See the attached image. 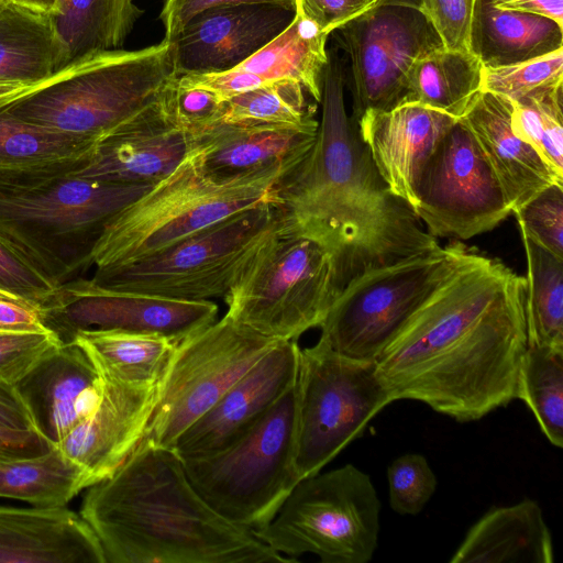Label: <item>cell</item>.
Here are the masks:
<instances>
[{
    "instance_id": "obj_1",
    "label": "cell",
    "mask_w": 563,
    "mask_h": 563,
    "mask_svg": "<svg viewBox=\"0 0 563 563\" xmlns=\"http://www.w3.org/2000/svg\"><path fill=\"white\" fill-rule=\"evenodd\" d=\"M525 287L501 261L470 251L376 360L391 400L468 422L517 399L528 347Z\"/></svg>"
},
{
    "instance_id": "obj_2",
    "label": "cell",
    "mask_w": 563,
    "mask_h": 563,
    "mask_svg": "<svg viewBox=\"0 0 563 563\" xmlns=\"http://www.w3.org/2000/svg\"><path fill=\"white\" fill-rule=\"evenodd\" d=\"M345 88V64L331 49L316 142L278 180L273 205L279 218L310 229L330 245L343 287L368 267L439 246L413 209L380 177L347 112Z\"/></svg>"
},
{
    "instance_id": "obj_3",
    "label": "cell",
    "mask_w": 563,
    "mask_h": 563,
    "mask_svg": "<svg viewBox=\"0 0 563 563\" xmlns=\"http://www.w3.org/2000/svg\"><path fill=\"white\" fill-rule=\"evenodd\" d=\"M80 516L107 563H289L254 531L218 514L174 449L140 441L108 478L88 487Z\"/></svg>"
},
{
    "instance_id": "obj_4",
    "label": "cell",
    "mask_w": 563,
    "mask_h": 563,
    "mask_svg": "<svg viewBox=\"0 0 563 563\" xmlns=\"http://www.w3.org/2000/svg\"><path fill=\"white\" fill-rule=\"evenodd\" d=\"M178 77L170 41L135 51H93L0 108L21 120L98 141L157 101Z\"/></svg>"
},
{
    "instance_id": "obj_5",
    "label": "cell",
    "mask_w": 563,
    "mask_h": 563,
    "mask_svg": "<svg viewBox=\"0 0 563 563\" xmlns=\"http://www.w3.org/2000/svg\"><path fill=\"white\" fill-rule=\"evenodd\" d=\"M152 187L73 174L0 185V239L59 287L90 267L104 224Z\"/></svg>"
},
{
    "instance_id": "obj_6",
    "label": "cell",
    "mask_w": 563,
    "mask_h": 563,
    "mask_svg": "<svg viewBox=\"0 0 563 563\" xmlns=\"http://www.w3.org/2000/svg\"><path fill=\"white\" fill-rule=\"evenodd\" d=\"M282 177L266 173L219 180L201 170L191 150L169 176L104 224L90 266L101 271L141 262L233 213L274 205Z\"/></svg>"
},
{
    "instance_id": "obj_7",
    "label": "cell",
    "mask_w": 563,
    "mask_h": 563,
    "mask_svg": "<svg viewBox=\"0 0 563 563\" xmlns=\"http://www.w3.org/2000/svg\"><path fill=\"white\" fill-rule=\"evenodd\" d=\"M342 287L330 245L277 216L274 231L223 298L225 314L263 335L296 341L321 325Z\"/></svg>"
},
{
    "instance_id": "obj_8",
    "label": "cell",
    "mask_w": 563,
    "mask_h": 563,
    "mask_svg": "<svg viewBox=\"0 0 563 563\" xmlns=\"http://www.w3.org/2000/svg\"><path fill=\"white\" fill-rule=\"evenodd\" d=\"M296 384L261 419L221 450L181 459L202 498L230 522L266 527L299 482L295 470Z\"/></svg>"
},
{
    "instance_id": "obj_9",
    "label": "cell",
    "mask_w": 563,
    "mask_h": 563,
    "mask_svg": "<svg viewBox=\"0 0 563 563\" xmlns=\"http://www.w3.org/2000/svg\"><path fill=\"white\" fill-rule=\"evenodd\" d=\"M380 500L366 473L352 464L302 478L256 536L297 561L367 563L378 545Z\"/></svg>"
},
{
    "instance_id": "obj_10",
    "label": "cell",
    "mask_w": 563,
    "mask_h": 563,
    "mask_svg": "<svg viewBox=\"0 0 563 563\" xmlns=\"http://www.w3.org/2000/svg\"><path fill=\"white\" fill-rule=\"evenodd\" d=\"M273 203L233 213L146 260L96 271L104 288L181 300L224 298L274 231Z\"/></svg>"
},
{
    "instance_id": "obj_11",
    "label": "cell",
    "mask_w": 563,
    "mask_h": 563,
    "mask_svg": "<svg viewBox=\"0 0 563 563\" xmlns=\"http://www.w3.org/2000/svg\"><path fill=\"white\" fill-rule=\"evenodd\" d=\"M470 251L462 243L439 245L362 271L334 299L319 327L320 338L341 355L376 361Z\"/></svg>"
},
{
    "instance_id": "obj_12",
    "label": "cell",
    "mask_w": 563,
    "mask_h": 563,
    "mask_svg": "<svg viewBox=\"0 0 563 563\" xmlns=\"http://www.w3.org/2000/svg\"><path fill=\"white\" fill-rule=\"evenodd\" d=\"M391 402L377 376L376 361L341 355L322 338L300 349L295 420L298 479L319 473Z\"/></svg>"
},
{
    "instance_id": "obj_13",
    "label": "cell",
    "mask_w": 563,
    "mask_h": 563,
    "mask_svg": "<svg viewBox=\"0 0 563 563\" xmlns=\"http://www.w3.org/2000/svg\"><path fill=\"white\" fill-rule=\"evenodd\" d=\"M279 341L227 314L180 341L158 383V397L141 441L173 448Z\"/></svg>"
},
{
    "instance_id": "obj_14",
    "label": "cell",
    "mask_w": 563,
    "mask_h": 563,
    "mask_svg": "<svg viewBox=\"0 0 563 563\" xmlns=\"http://www.w3.org/2000/svg\"><path fill=\"white\" fill-rule=\"evenodd\" d=\"M413 199L416 216L433 238L467 240L493 230L512 212L478 141L461 119L420 168Z\"/></svg>"
},
{
    "instance_id": "obj_15",
    "label": "cell",
    "mask_w": 563,
    "mask_h": 563,
    "mask_svg": "<svg viewBox=\"0 0 563 563\" xmlns=\"http://www.w3.org/2000/svg\"><path fill=\"white\" fill-rule=\"evenodd\" d=\"M331 34L347 58L345 86L355 120L368 110L388 111L405 103L413 63L443 46L424 15L406 5L378 7Z\"/></svg>"
},
{
    "instance_id": "obj_16",
    "label": "cell",
    "mask_w": 563,
    "mask_h": 563,
    "mask_svg": "<svg viewBox=\"0 0 563 563\" xmlns=\"http://www.w3.org/2000/svg\"><path fill=\"white\" fill-rule=\"evenodd\" d=\"M44 309L47 327L62 343L81 330L157 334L179 343L217 321L219 311L212 300L113 290L79 277L59 286Z\"/></svg>"
},
{
    "instance_id": "obj_17",
    "label": "cell",
    "mask_w": 563,
    "mask_h": 563,
    "mask_svg": "<svg viewBox=\"0 0 563 563\" xmlns=\"http://www.w3.org/2000/svg\"><path fill=\"white\" fill-rule=\"evenodd\" d=\"M176 81L157 101L98 140L90 158L73 175L140 186H154L169 176L196 141L176 118Z\"/></svg>"
},
{
    "instance_id": "obj_18",
    "label": "cell",
    "mask_w": 563,
    "mask_h": 563,
    "mask_svg": "<svg viewBox=\"0 0 563 563\" xmlns=\"http://www.w3.org/2000/svg\"><path fill=\"white\" fill-rule=\"evenodd\" d=\"M300 347L279 341L176 440L181 459L214 453L251 428L297 380Z\"/></svg>"
},
{
    "instance_id": "obj_19",
    "label": "cell",
    "mask_w": 563,
    "mask_h": 563,
    "mask_svg": "<svg viewBox=\"0 0 563 563\" xmlns=\"http://www.w3.org/2000/svg\"><path fill=\"white\" fill-rule=\"evenodd\" d=\"M158 383L128 384L101 376L97 407L55 445L84 471L88 487L110 477L142 440Z\"/></svg>"
},
{
    "instance_id": "obj_20",
    "label": "cell",
    "mask_w": 563,
    "mask_h": 563,
    "mask_svg": "<svg viewBox=\"0 0 563 563\" xmlns=\"http://www.w3.org/2000/svg\"><path fill=\"white\" fill-rule=\"evenodd\" d=\"M294 14V9L266 3L201 11L172 41L178 74L222 73L236 67L280 34Z\"/></svg>"
},
{
    "instance_id": "obj_21",
    "label": "cell",
    "mask_w": 563,
    "mask_h": 563,
    "mask_svg": "<svg viewBox=\"0 0 563 563\" xmlns=\"http://www.w3.org/2000/svg\"><path fill=\"white\" fill-rule=\"evenodd\" d=\"M318 124L217 122L196 135L192 154L201 170L219 180L266 173L285 176L310 153Z\"/></svg>"
},
{
    "instance_id": "obj_22",
    "label": "cell",
    "mask_w": 563,
    "mask_h": 563,
    "mask_svg": "<svg viewBox=\"0 0 563 563\" xmlns=\"http://www.w3.org/2000/svg\"><path fill=\"white\" fill-rule=\"evenodd\" d=\"M14 385L35 431L54 446L95 410L101 394L100 374L75 342L54 346Z\"/></svg>"
},
{
    "instance_id": "obj_23",
    "label": "cell",
    "mask_w": 563,
    "mask_h": 563,
    "mask_svg": "<svg viewBox=\"0 0 563 563\" xmlns=\"http://www.w3.org/2000/svg\"><path fill=\"white\" fill-rule=\"evenodd\" d=\"M457 119L419 103L368 110L357 120L361 137L389 190L413 206V185L423 163Z\"/></svg>"
},
{
    "instance_id": "obj_24",
    "label": "cell",
    "mask_w": 563,
    "mask_h": 563,
    "mask_svg": "<svg viewBox=\"0 0 563 563\" xmlns=\"http://www.w3.org/2000/svg\"><path fill=\"white\" fill-rule=\"evenodd\" d=\"M0 563H107V560L91 527L65 506H0Z\"/></svg>"
},
{
    "instance_id": "obj_25",
    "label": "cell",
    "mask_w": 563,
    "mask_h": 563,
    "mask_svg": "<svg viewBox=\"0 0 563 563\" xmlns=\"http://www.w3.org/2000/svg\"><path fill=\"white\" fill-rule=\"evenodd\" d=\"M509 99L481 90L461 120L472 131L516 211L551 184H563L541 155L510 124Z\"/></svg>"
},
{
    "instance_id": "obj_26",
    "label": "cell",
    "mask_w": 563,
    "mask_h": 563,
    "mask_svg": "<svg viewBox=\"0 0 563 563\" xmlns=\"http://www.w3.org/2000/svg\"><path fill=\"white\" fill-rule=\"evenodd\" d=\"M551 532L532 499L492 507L466 532L451 563H552Z\"/></svg>"
},
{
    "instance_id": "obj_27",
    "label": "cell",
    "mask_w": 563,
    "mask_h": 563,
    "mask_svg": "<svg viewBox=\"0 0 563 563\" xmlns=\"http://www.w3.org/2000/svg\"><path fill=\"white\" fill-rule=\"evenodd\" d=\"M96 143L21 120L0 108V185L73 174L90 158Z\"/></svg>"
},
{
    "instance_id": "obj_28",
    "label": "cell",
    "mask_w": 563,
    "mask_h": 563,
    "mask_svg": "<svg viewBox=\"0 0 563 563\" xmlns=\"http://www.w3.org/2000/svg\"><path fill=\"white\" fill-rule=\"evenodd\" d=\"M472 53L484 67L522 63L563 47V27L533 13L504 10L477 0L472 25Z\"/></svg>"
},
{
    "instance_id": "obj_29",
    "label": "cell",
    "mask_w": 563,
    "mask_h": 563,
    "mask_svg": "<svg viewBox=\"0 0 563 563\" xmlns=\"http://www.w3.org/2000/svg\"><path fill=\"white\" fill-rule=\"evenodd\" d=\"M294 10L291 22L280 34L234 68L253 74L264 82L298 81L320 103L329 34L308 12L302 0H294Z\"/></svg>"
},
{
    "instance_id": "obj_30",
    "label": "cell",
    "mask_w": 563,
    "mask_h": 563,
    "mask_svg": "<svg viewBox=\"0 0 563 563\" xmlns=\"http://www.w3.org/2000/svg\"><path fill=\"white\" fill-rule=\"evenodd\" d=\"M143 14L135 0H58L51 20L63 67L89 52L123 48Z\"/></svg>"
},
{
    "instance_id": "obj_31",
    "label": "cell",
    "mask_w": 563,
    "mask_h": 563,
    "mask_svg": "<svg viewBox=\"0 0 563 563\" xmlns=\"http://www.w3.org/2000/svg\"><path fill=\"white\" fill-rule=\"evenodd\" d=\"M62 68L51 15L12 2L0 9V84L35 85Z\"/></svg>"
},
{
    "instance_id": "obj_32",
    "label": "cell",
    "mask_w": 563,
    "mask_h": 563,
    "mask_svg": "<svg viewBox=\"0 0 563 563\" xmlns=\"http://www.w3.org/2000/svg\"><path fill=\"white\" fill-rule=\"evenodd\" d=\"M70 342L89 356L100 376L128 384H155L178 343L157 334L81 330Z\"/></svg>"
},
{
    "instance_id": "obj_33",
    "label": "cell",
    "mask_w": 563,
    "mask_h": 563,
    "mask_svg": "<svg viewBox=\"0 0 563 563\" xmlns=\"http://www.w3.org/2000/svg\"><path fill=\"white\" fill-rule=\"evenodd\" d=\"M483 68L473 53L443 46L431 49L410 68L405 103H419L459 120L482 90Z\"/></svg>"
},
{
    "instance_id": "obj_34",
    "label": "cell",
    "mask_w": 563,
    "mask_h": 563,
    "mask_svg": "<svg viewBox=\"0 0 563 563\" xmlns=\"http://www.w3.org/2000/svg\"><path fill=\"white\" fill-rule=\"evenodd\" d=\"M87 487L84 471L57 446L37 456L0 462V497L64 507Z\"/></svg>"
},
{
    "instance_id": "obj_35",
    "label": "cell",
    "mask_w": 563,
    "mask_h": 563,
    "mask_svg": "<svg viewBox=\"0 0 563 563\" xmlns=\"http://www.w3.org/2000/svg\"><path fill=\"white\" fill-rule=\"evenodd\" d=\"M520 234L527 262L523 310L528 345L563 347V258Z\"/></svg>"
},
{
    "instance_id": "obj_36",
    "label": "cell",
    "mask_w": 563,
    "mask_h": 563,
    "mask_svg": "<svg viewBox=\"0 0 563 563\" xmlns=\"http://www.w3.org/2000/svg\"><path fill=\"white\" fill-rule=\"evenodd\" d=\"M517 399L533 413L548 441L563 446V347L528 345L520 365Z\"/></svg>"
},
{
    "instance_id": "obj_37",
    "label": "cell",
    "mask_w": 563,
    "mask_h": 563,
    "mask_svg": "<svg viewBox=\"0 0 563 563\" xmlns=\"http://www.w3.org/2000/svg\"><path fill=\"white\" fill-rule=\"evenodd\" d=\"M306 93L298 81H269L224 101L220 122L306 125L317 121Z\"/></svg>"
},
{
    "instance_id": "obj_38",
    "label": "cell",
    "mask_w": 563,
    "mask_h": 563,
    "mask_svg": "<svg viewBox=\"0 0 563 563\" xmlns=\"http://www.w3.org/2000/svg\"><path fill=\"white\" fill-rule=\"evenodd\" d=\"M510 102L512 131L563 178V84Z\"/></svg>"
},
{
    "instance_id": "obj_39",
    "label": "cell",
    "mask_w": 563,
    "mask_h": 563,
    "mask_svg": "<svg viewBox=\"0 0 563 563\" xmlns=\"http://www.w3.org/2000/svg\"><path fill=\"white\" fill-rule=\"evenodd\" d=\"M563 84V47L522 63L484 67L482 90L517 100Z\"/></svg>"
},
{
    "instance_id": "obj_40",
    "label": "cell",
    "mask_w": 563,
    "mask_h": 563,
    "mask_svg": "<svg viewBox=\"0 0 563 563\" xmlns=\"http://www.w3.org/2000/svg\"><path fill=\"white\" fill-rule=\"evenodd\" d=\"M389 505L399 515L421 512L437 489V477L418 453L396 457L387 468Z\"/></svg>"
},
{
    "instance_id": "obj_41",
    "label": "cell",
    "mask_w": 563,
    "mask_h": 563,
    "mask_svg": "<svg viewBox=\"0 0 563 563\" xmlns=\"http://www.w3.org/2000/svg\"><path fill=\"white\" fill-rule=\"evenodd\" d=\"M512 213L521 232L563 258V184L547 186Z\"/></svg>"
},
{
    "instance_id": "obj_42",
    "label": "cell",
    "mask_w": 563,
    "mask_h": 563,
    "mask_svg": "<svg viewBox=\"0 0 563 563\" xmlns=\"http://www.w3.org/2000/svg\"><path fill=\"white\" fill-rule=\"evenodd\" d=\"M477 0H416L444 48L472 53V25Z\"/></svg>"
},
{
    "instance_id": "obj_43",
    "label": "cell",
    "mask_w": 563,
    "mask_h": 563,
    "mask_svg": "<svg viewBox=\"0 0 563 563\" xmlns=\"http://www.w3.org/2000/svg\"><path fill=\"white\" fill-rule=\"evenodd\" d=\"M0 288L45 308L59 287L0 239Z\"/></svg>"
},
{
    "instance_id": "obj_44",
    "label": "cell",
    "mask_w": 563,
    "mask_h": 563,
    "mask_svg": "<svg viewBox=\"0 0 563 563\" xmlns=\"http://www.w3.org/2000/svg\"><path fill=\"white\" fill-rule=\"evenodd\" d=\"M59 343L54 332L0 333V380L15 384Z\"/></svg>"
},
{
    "instance_id": "obj_45",
    "label": "cell",
    "mask_w": 563,
    "mask_h": 563,
    "mask_svg": "<svg viewBox=\"0 0 563 563\" xmlns=\"http://www.w3.org/2000/svg\"><path fill=\"white\" fill-rule=\"evenodd\" d=\"M224 101L211 90L183 85L178 81L174 88V109L179 124L197 135L217 122H220Z\"/></svg>"
},
{
    "instance_id": "obj_46",
    "label": "cell",
    "mask_w": 563,
    "mask_h": 563,
    "mask_svg": "<svg viewBox=\"0 0 563 563\" xmlns=\"http://www.w3.org/2000/svg\"><path fill=\"white\" fill-rule=\"evenodd\" d=\"M53 332L40 303L0 288V333Z\"/></svg>"
},
{
    "instance_id": "obj_47",
    "label": "cell",
    "mask_w": 563,
    "mask_h": 563,
    "mask_svg": "<svg viewBox=\"0 0 563 563\" xmlns=\"http://www.w3.org/2000/svg\"><path fill=\"white\" fill-rule=\"evenodd\" d=\"M276 4L294 9V0H164L159 19L166 41H173L198 13L209 8L229 4Z\"/></svg>"
},
{
    "instance_id": "obj_48",
    "label": "cell",
    "mask_w": 563,
    "mask_h": 563,
    "mask_svg": "<svg viewBox=\"0 0 563 563\" xmlns=\"http://www.w3.org/2000/svg\"><path fill=\"white\" fill-rule=\"evenodd\" d=\"M327 34L358 16L385 5L383 0H302Z\"/></svg>"
},
{
    "instance_id": "obj_49",
    "label": "cell",
    "mask_w": 563,
    "mask_h": 563,
    "mask_svg": "<svg viewBox=\"0 0 563 563\" xmlns=\"http://www.w3.org/2000/svg\"><path fill=\"white\" fill-rule=\"evenodd\" d=\"M0 429L13 432L35 431L31 415L15 385L4 380H0Z\"/></svg>"
},
{
    "instance_id": "obj_50",
    "label": "cell",
    "mask_w": 563,
    "mask_h": 563,
    "mask_svg": "<svg viewBox=\"0 0 563 563\" xmlns=\"http://www.w3.org/2000/svg\"><path fill=\"white\" fill-rule=\"evenodd\" d=\"M54 445L35 431L13 432L0 429V462L47 453Z\"/></svg>"
},
{
    "instance_id": "obj_51",
    "label": "cell",
    "mask_w": 563,
    "mask_h": 563,
    "mask_svg": "<svg viewBox=\"0 0 563 563\" xmlns=\"http://www.w3.org/2000/svg\"><path fill=\"white\" fill-rule=\"evenodd\" d=\"M499 9L547 16L563 27V0H489Z\"/></svg>"
},
{
    "instance_id": "obj_52",
    "label": "cell",
    "mask_w": 563,
    "mask_h": 563,
    "mask_svg": "<svg viewBox=\"0 0 563 563\" xmlns=\"http://www.w3.org/2000/svg\"><path fill=\"white\" fill-rule=\"evenodd\" d=\"M58 0H11L12 3L34 12L51 15Z\"/></svg>"
},
{
    "instance_id": "obj_53",
    "label": "cell",
    "mask_w": 563,
    "mask_h": 563,
    "mask_svg": "<svg viewBox=\"0 0 563 563\" xmlns=\"http://www.w3.org/2000/svg\"><path fill=\"white\" fill-rule=\"evenodd\" d=\"M32 86L34 85H24L18 82L0 84V104L21 96Z\"/></svg>"
},
{
    "instance_id": "obj_54",
    "label": "cell",
    "mask_w": 563,
    "mask_h": 563,
    "mask_svg": "<svg viewBox=\"0 0 563 563\" xmlns=\"http://www.w3.org/2000/svg\"><path fill=\"white\" fill-rule=\"evenodd\" d=\"M385 5H406L411 8H417L416 0H383Z\"/></svg>"
},
{
    "instance_id": "obj_55",
    "label": "cell",
    "mask_w": 563,
    "mask_h": 563,
    "mask_svg": "<svg viewBox=\"0 0 563 563\" xmlns=\"http://www.w3.org/2000/svg\"><path fill=\"white\" fill-rule=\"evenodd\" d=\"M9 3H11V0H0V9L4 8Z\"/></svg>"
}]
</instances>
